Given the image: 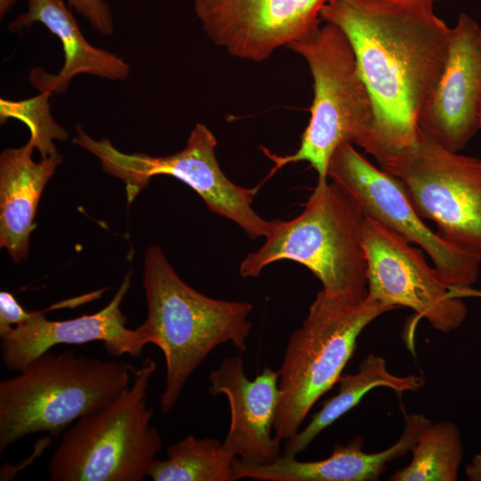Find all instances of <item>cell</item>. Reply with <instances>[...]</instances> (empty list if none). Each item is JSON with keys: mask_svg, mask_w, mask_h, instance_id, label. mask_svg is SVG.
Instances as JSON below:
<instances>
[{"mask_svg": "<svg viewBox=\"0 0 481 481\" xmlns=\"http://www.w3.org/2000/svg\"><path fill=\"white\" fill-rule=\"evenodd\" d=\"M321 19L352 45L374 109L367 153L381 165L416 142L419 114L447 61L450 28L416 0H333Z\"/></svg>", "mask_w": 481, "mask_h": 481, "instance_id": "obj_1", "label": "cell"}, {"mask_svg": "<svg viewBox=\"0 0 481 481\" xmlns=\"http://www.w3.org/2000/svg\"><path fill=\"white\" fill-rule=\"evenodd\" d=\"M143 288L147 317L139 328L165 357L159 404L167 413L175 406L188 378L216 346L230 342L241 352L246 349L253 306L197 291L178 276L157 246L144 255Z\"/></svg>", "mask_w": 481, "mask_h": 481, "instance_id": "obj_2", "label": "cell"}, {"mask_svg": "<svg viewBox=\"0 0 481 481\" xmlns=\"http://www.w3.org/2000/svg\"><path fill=\"white\" fill-rule=\"evenodd\" d=\"M136 368L64 351L45 352L0 382V452L37 433L57 436L78 419L113 402Z\"/></svg>", "mask_w": 481, "mask_h": 481, "instance_id": "obj_3", "label": "cell"}, {"mask_svg": "<svg viewBox=\"0 0 481 481\" xmlns=\"http://www.w3.org/2000/svg\"><path fill=\"white\" fill-rule=\"evenodd\" d=\"M363 220L343 187L318 181L298 216L273 220L265 243L242 260L240 274L257 277L268 265L288 259L308 268L327 293L361 301L368 295Z\"/></svg>", "mask_w": 481, "mask_h": 481, "instance_id": "obj_4", "label": "cell"}, {"mask_svg": "<svg viewBox=\"0 0 481 481\" xmlns=\"http://www.w3.org/2000/svg\"><path fill=\"white\" fill-rule=\"evenodd\" d=\"M288 47L308 65L314 100L296 152L281 156L262 148L274 164L269 176L289 163L306 161L316 171L318 181H327L330 159L342 143L369 150L375 118L372 101L352 45L334 24L324 22L314 34Z\"/></svg>", "mask_w": 481, "mask_h": 481, "instance_id": "obj_5", "label": "cell"}, {"mask_svg": "<svg viewBox=\"0 0 481 481\" xmlns=\"http://www.w3.org/2000/svg\"><path fill=\"white\" fill-rule=\"evenodd\" d=\"M157 369L148 357L136 369L130 387L107 406L69 428L49 465L53 481H141L163 447L151 425L148 387Z\"/></svg>", "mask_w": 481, "mask_h": 481, "instance_id": "obj_6", "label": "cell"}, {"mask_svg": "<svg viewBox=\"0 0 481 481\" xmlns=\"http://www.w3.org/2000/svg\"><path fill=\"white\" fill-rule=\"evenodd\" d=\"M393 309L368 296L355 302L323 289L316 294L306 317L289 336L279 370L275 435L288 440L299 431L315 403L338 383L361 332Z\"/></svg>", "mask_w": 481, "mask_h": 481, "instance_id": "obj_7", "label": "cell"}, {"mask_svg": "<svg viewBox=\"0 0 481 481\" xmlns=\"http://www.w3.org/2000/svg\"><path fill=\"white\" fill-rule=\"evenodd\" d=\"M73 143L97 157L103 171L124 182L128 202L152 176L167 175L189 185L211 212L234 222L250 238L265 237L272 229L273 220L261 217L251 206L258 187H241L224 174L216 156V139L203 124L195 125L183 150L166 156L124 153L107 138L94 140L79 125Z\"/></svg>", "mask_w": 481, "mask_h": 481, "instance_id": "obj_8", "label": "cell"}, {"mask_svg": "<svg viewBox=\"0 0 481 481\" xmlns=\"http://www.w3.org/2000/svg\"><path fill=\"white\" fill-rule=\"evenodd\" d=\"M379 167L442 237L481 253L480 159L448 151L419 128L413 145Z\"/></svg>", "mask_w": 481, "mask_h": 481, "instance_id": "obj_9", "label": "cell"}, {"mask_svg": "<svg viewBox=\"0 0 481 481\" xmlns=\"http://www.w3.org/2000/svg\"><path fill=\"white\" fill-rule=\"evenodd\" d=\"M328 178L347 192L364 217L424 249L440 279L452 289H469L477 281L481 253L453 244L434 232L397 180L372 165L352 143H342L335 150L329 162Z\"/></svg>", "mask_w": 481, "mask_h": 481, "instance_id": "obj_10", "label": "cell"}, {"mask_svg": "<svg viewBox=\"0 0 481 481\" xmlns=\"http://www.w3.org/2000/svg\"><path fill=\"white\" fill-rule=\"evenodd\" d=\"M363 244L368 297L395 309L409 307L444 333L459 329L467 306L427 263L420 249L397 233L364 217Z\"/></svg>", "mask_w": 481, "mask_h": 481, "instance_id": "obj_11", "label": "cell"}, {"mask_svg": "<svg viewBox=\"0 0 481 481\" xmlns=\"http://www.w3.org/2000/svg\"><path fill=\"white\" fill-rule=\"evenodd\" d=\"M333 0H193L208 38L233 57L264 61L322 26Z\"/></svg>", "mask_w": 481, "mask_h": 481, "instance_id": "obj_12", "label": "cell"}, {"mask_svg": "<svg viewBox=\"0 0 481 481\" xmlns=\"http://www.w3.org/2000/svg\"><path fill=\"white\" fill-rule=\"evenodd\" d=\"M418 127L453 152L481 128V27L466 13L450 28L447 61L420 110Z\"/></svg>", "mask_w": 481, "mask_h": 481, "instance_id": "obj_13", "label": "cell"}, {"mask_svg": "<svg viewBox=\"0 0 481 481\" xmlns=\"http://www.w3.org/2000/svg\"><path fill=\"white\" fill-rule=\"evenodd\" d=\"M131 284L128 272L111 301L100 311L64 321H52L45 312H29L26 322L1 336L0 350L4 367L10 371H21L32 360L57 345H81L100 341L114 356L141 355L151 344L140 330L126 327V318L120 309Z\"/></svg>", "mask_w": 481, "mask_h": 481, "instance_id": "obj_14", "label": "cell"}, {"mask_svg": "<svg viewBox=\"0 0 481 481\" xmlns=\"http://www.w3.org/2000/svg\"><path fill=\"white\" fill-rule=\"evenodd\" d=\"M279 379V370L268 366L249 379L240 356L225 358L208 376L209 393L224 395L229 403L224 445L243 461L269 464L281 455L282 439L272 434L281 398Z\"/></svg>", "mask_w": 481, "mask_h": 481, "instance_id": "obj_15", "label": "cell"}, {"mask_svg": "<svg viewBox=\"0 0 481 481\" xmlns=\"http://www.w3.org/2000/svg\"><path fill=\"white\" fill-rule=\"evenodd\" d=\"M430 420L422 413L404 414V427L399 439L378 452L363 450V440L353 437L346 444H336L326 459L301 461L292 455H281L269 464H255L237 458L233 462L235 480L259 481H375L389 462L412 450L419 435Z\"/></svg>", "mask_w": 481, "mask_h": 481, "instance_id": "obj_16", "label": "cell"}, {"mask_svg": "<svg viewBox=\"0 0 481 481\" xmlns=\"http://www.w3.org/2000/svg\"><path fill=\"white\" fill-rule=\"evenodd\" d=\"M28 4L27 12L9 24V30L18 32L39 22L60 39L64 53V63L58 73L51 74L42 68L31 70L30 84L39 92L63 93L80 74L115 81L128 77L129 64L122 57L91 45L64 0H28Z\"/></svg>", "mask_w": 481, "mask_h": 481, "instance_id": "obj_17", "label": "cell"}, {"mask_svg": "<svg viewBox=\"0 0 481 481\" xmlns=\"http://www.w3.org/2000/svg\"><path fill=\"white\" fill-rule=\"evenodd\" d=\"M34 148L26 143L8 148L0 156V246L14 262L29 254V236L42 192L62 162L58 152L34 161Z\"/></svg>", "mask_w": 481, "mask_h": 481, "instance_id": "obj_18", "label": "cell"}, {"mask_svg": "<svg viewBox=\"0 0 481 481\" xmlns=\"http://www.w3.org/2000/svg\"><path fill=\"white\" fill-rule=\"evenodd\" d=\"M338 383V393L324 401L309 423L288 439L283 454L296 456L306 450L318 435L355 407L371 389L383 387L398 394L417 391L424 385V379L418 375H395L388 371L384 358L370 354L355 373L342 374Z\"/></svg>", "mask_w": 481, "mask_h": 481, "instance_id": "obj_19", "label": "cell"}, {"mask_svg": "<svg viewBox=\"0 0 481 481\" xmlns=\"http://www.w3.org/2000/svg\"><path fill=\"white\" fill-rule=\"evenodd\" d=\"M238 457L215 438L189 435L167 449V459H156L148 477L153 481H234Z\"/></svg>", "mask_w": 481, "mask_h": 481, "instance_id": "obj_20", "label": "cell"}, {"mask_svg": "<svg viewBox=\"0 0 481 481\" xmlns=\"http://www.w3.org/2000/svg\"><path fill=\"white\" fill-rule=\"evenodd\" d=\"M410 463L396 470L391 481H455L463 459L458 426L450 420L426 425L413 446Z\"/></svg>", "mask_w": 481, "mask_h": 481, "instance_id": "obj_21", "label": "cell"}, {"mask_svg": "<svg viewBox=\"0 0 481 481\" xmlns=\"http://www.w3.org/2000/svg\"><path fill=\"white\" fill-rule=\"evenodd\" d=\"M51 92H39L34 97L12 101L0 99V120L9 118L23 122L29 129L28 141L41 155V159L57 152L53 141H66L69 133L59 125L51 114L49 100Z\"/></svg>", "mask_w": 481, "mask_h": 481, "instance_id": "obj_22", "label": "cell"}, {"mask_svg": "<svg viewBox=\"0 0 481 481\" xmlns=\"http://www.w3.org/2000/svg\"><path fill=\"white\" fill-rule=\"evenodd\" d=\"M68 4L85 17L96 32L107 37L113 35V18L105 0H68Z\"/></svg>", "mask_w": 481, "mask_h": 481, "instance_id": "obj_23", "label": "cell"}, {"mask_svg": "<svg viewBox=\"0 0 481 481\" xmlns=\"http://www.w3.org/2000/svg\"><path fill=\"white\" fill-rule=\"evenodd\" d=\"M29 312H27L8 291L0 292V337L16 325L26 322Z\"/></svg>", "mask_w": 481, "mask_h": 481, "instance_id": "obj_24", "label": "cell"}, {"mask_svg": "<svg viewBox=\"0 0 481 481\" xmlns=\"http://www.w3.org/2000/svg\"><path fill=\"white\" fill-rule=\"evenodd\" d=\"M465 473L469 480L481 481V452L466 465Z\"/></svg>", "mask_w": 481, "mask_h": 481, "instance_id": "obj_25", "label": "cell"}, {"mask_svg": "<svg viewBox=\"0 0 481 481\" xmlns=\"http://www.w3.org/2000/svg\"><path fill=\"white\" fill-rule=\"evenodd\" d=\"M17 0H0V18L3 19L5 14L12 8Z\"/></svg>", "mask_w": 481, "mask_h": 481, "instance_id": "obj_26", "label": "cell"}, {"mask_svg": "<svg viewBox=\"0 0 481 481\" xmlns=\"http://www.w3.org/2000/svg\"><path fill=\"white\" fill-rule=\"evenodd\" d=\"M416 1L420 2L422 4H428V5H430V6H433V4L436 2H438V1H441V0H416Z\"/></svg>", "mask_w": 481, "mask_h": 481, "instance_id": "obj_27", "label": "cell"}]
</instances>
